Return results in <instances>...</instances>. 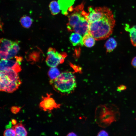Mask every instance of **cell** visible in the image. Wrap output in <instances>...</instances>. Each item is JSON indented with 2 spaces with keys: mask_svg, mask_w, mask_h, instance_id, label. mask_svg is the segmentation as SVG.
Wrapping results in <instances>:
<instances>
[{
  "mask_svg": "<svg viewBox=\"0 0 136 136\" xmlns=\"http://www.w3.org/2000/svg\"><path fill=\"white\" fill-rule=\"evenodd\" d=\"M115 22L113 12L109 8L101 18L89 23L88 32L96 40L106 39L112 33Z\"/></svg>",
  "mask_w": 136,
  "mask_h": 136,
  "instance_id": "obj_1",
  "label": "cell"
},
{
  "mask_svg": "<svg viewBox=\"0 0 136 136\" xmlns=\"http://www.w3.org/2000/svg\"><path fill=\"white\" fill-rule=\"evenodd\" d=\"M84 3L75 8L72 6L68 11L72 12L68 16V22L67 24L68 30L84 35L88 32L89 23L88 20V13L84 10Z\"/></svg>",
  "mask_w": 136,
  "mask_h": 136,
  "instance_id": "obj_2",
  "label": "cell"
},
{
  "mask_svg": "<svg viewBox=\"0 0 136 136\" xmlns=\"http://www.w3.org/2000/svg\"><path fill=\"white\" fill-rule=\"evenodd\" d=\"M49 82L55 90L62 94L70 93L76 87L75 76L71 72H62L55 79L50 80Z\"/></svg>",
  "mask_w": 136,
  "mask_h": 136,
  "instance_id": "obj_3",
  "label": "cell"
},
{
  "mask_svg": "<svg viewBox=\"0 0 136 136\" xmlns=\"http://www.w3.org/2000/svg\"><path fill=\"white\" fill-rule=\"evenodd\" d=\"M101 108L100 118L102 126L107 127L119 119L120 114L119 109L115 105L102 106Z\"/></svg>",
  "mask_w": 136,
  "mask_h": 136,
  "instance_id": "obj_4",
  "label": "cell"
},
{
  "mask_svg": "<svg viewBox=\"0 0 136 136\" xmlns=\"http://www.w3.org/2000/svg\"><path fill=\"white\" fill-rule=\"evenodd\" d=\"M47 54L46 62L47 65L51 67H56L59 64L63 63L67 56L66 53H59L52 47L49 48Z\"/></svg>",
  "mask_w": 136,
  "mask_h": 136,
  "instance_id": "obj_5",
  "label": "cell"
},
{
  "mask_svg": "<svg viewBox=\"0 0 136 136\" xmlns=\"http://www.w3.org/2000/svg\"><path fill=\"white\" fill-rule=\"evenodd\" d=\"M0 90L11 93L18 88L21 83V80L14 81L10 79L3 71H0Z\"/></svg>",
  "mask_w": 136,
  "mask_h": 136,
  "instance_id": "obj_6",
  "label": "cell"
},
{
  "mask_svg": "<svg viewBox=\"0 0 136 136\" xmlns=\"http://www.w3.org/2000/svg\"><path fill=\"white\" fill-rule=\"evenodd\" d=\"M52 94L47 93L46 96H42V100L39 104L40 108L44 111L51 112L54 109L60 107L61 104H58L55 100L51 97Z\"/></svg>",
  "mask_w": 136,
  "mask_h": 136,
  "instance_id": "obj_7",
  "label": "cell"
},
{
  "mask_svg": "<svg viewBox=\"0 0 136 136\" xmlns=\"http://www.w3.org/2000/svg\"><path fill=\"white\" fill-rule=\"evenodd\" d=\"M20 65L16 60L1 59L0 63V71L12 69L18 73L21 70Z\"/></svg>",
  "mask_w": 136,
  "mask_h": 136,
  "instance_id": "obj_8",
  "label": "cell"
},
{
  "mask_svg": "<svg viewBox=\"0 0 136 136\" xmlns=\"http://www.w3.org/2000/svg\"><path fill=\"white\" fill-rule=\"evenodd\" d=\"M75 0H58V2L63 14L65 15H68V10L72 7Z\"/></svg>",
  "mask_w": 136,
  "mask_h": 136,
  "instance_id": "obj_9",
  "label": "cell"
},
{
  "mask_svg": "<svg viewBox=\"0 0 136 136\" xmlns=\"http://www.w3.org/2000/svg\"><path fill=\"white\" fill-rule=\"evenodd\" d=\"M69 40L74 46L77 45L83 46L84 45L83 37L79 33L76 32L72 33L70 36Z\"/></svg>",
  "mask_w": 136,
  "mask_h": 136,
  "instance_id": "obj_10",
  "label": "cell"
},
{
  "mask_svg": "<svg viewBox=\"0 0 136 136\" xmlns=\"http://www.w3.org/2000/svg\"><path fill=\"white\" fill-rule=\"evenodd\" d=\"M14 42L5 38H2L0 39V52L8 53L12 46Z\"/></svg>",
  "mask_w": 136,
  "mask_h": 136,
  "instance_id": "obj_11",
  "label": "cell"
},
{
  "mask_svg": "<svg viewBox=\"0 0 136 136\" xmlns=\"http://www.w3.org/2000/svg\"><path fill=\"white\" fill-rule=\"evenodd\" d=\"M125 30L129 33L130 41L133 46L136 47V25L131 27L126 24L125 27Z\"/></svg>",
  "mask_w": 136,
  "mask_h": 136,
  "instance_id": "obj_12",
  "label": "cell"
},
{
  "mask_svg": "<svg viewBox=\"0 0 136 136\" xmlns=\"http://www.w3.org/2000/svg\"><path fill=\"white\" fill-rule=\"evenodd\" d=\"M19 44L18 41L14 42L12 46L8 53L7 59H12L17 54L20 49Z\"/></svg>",
  "mask_w": 136,
  "mask_h": 136,
  "instance_id": "obj_13",
  "label": "cell"
},
{
  "mask_svg": "<svg viewBox=\"0 0 136 136\" xmlns=\"http://www.w3.org/2000/svg\"><path fill=\"white\" fill-rule=\"evenodd\" d=\"M95 39L88 32L84 35L83 37L84 45L87 47H91L95 44Z\"/></svg>",
  "mask_w": 136,
  "mask_h": 136,
  "instance_id": "obj_14",
  "label": "cell"
},
{
  "mask_svg": "<svg viewBox=\"0 0 136 136\" xmlns=\"http://www.w3.org/2000/svg\"><path fill=\"white\" fill-rule=\"evenodd\" d=\"M15 130L16 135L18 136H26L28 134L24 126L21 123L16 124L12 127Z\"/></svg>",
  "mask_w": 136,
  "mask_h": 136,
  "instance_id": "obj_15",
  "label": "cell"
},
{
  "mask_svg": "<svg viewBox=\"0 0 136 136\" xmlns=\"http://www.w3.org/2000/svg\"><path fill=\"white\" fill-rule=\"evenodd\" d=\"M117 43L113 38H109L106 42L105 47L107 52L110 53L113 51L117 47Z\"/></svg>",
  "mask_w": 136,
  "mask_h": 136,
  "instance_id": "obj_16",
  "label": "cell"
},
{
  "mask_svg": "<svg viewBox=\"0 0 136 136\" xmlns=\"http://www.w3.org/2000/svg\"><path fill=\"white\" fill-rule=\"evenodd\" d=\"M49 7L51 13L53 15H57L60 10L58 2L55 1H52L50 3Z\"/></svg>",
  "mask_w": 136,
  "mask_h": 136,
  "instance_id": "obj_17",
  "label": "cell"
},
{
  "mask_svg": "<svg viewBox=\"0 0 136 136\" xmlns=\"http://www.w3.org/2000/svg\"><path fill=\"white\" fill-rule=\"evenodd\" d=\"M33 22V19L30 17L27 16L22 17L20 20V23L22 26L26 28L30 27Z\"/></svg>",
  "mask_w": 136,
  "mask_h": 136,
  "instance_id": "obj_18",
  "label": "cell"
},
{
  "mask_svg": "<svg viewBox=\"0 0 136 136\" xmlns=\"http://www.w3.org/2000/svg\"><path fill=\"white\" fill-rule=\"evenodd\" d=\"M58 69L55 67H51L50 69L48 74L50 80H54L57 78L60 75Z\"/></svg>",
  "mask_w": 136,
  "mask_h": 136,
  "instance_id": "obj_19",
  "label": "cell"
},
{
  "mask_svg": "<svg viewBox=\"0 0 136 136\" xmlns=\"http://www.w3.org/2000/svg\"><path fill=\"white\" fill-rule=\"evenodd\" d=\"M3 135L4 136H15L16 135V133L15 130L13 128H8L4 131Z\"/></svg>",
  "mask_w": 136,
  "mask_h": 136,
  "instance_id": "obj_20",
  "label": "cell"
},
{
  "mask_svg": "<svg viewBox=\"0 0 136 136\" xmlns=\"http://www.w3.org/2000/svg\"><path fill=\"white\" fill-rule=\"evenodd\" d=\"M20 107L17 106H13L11 108V111L13 114H15L19 112L21 109Z\"/></svg>",
  "mask_w": 136,
  "mask_h": 136,
  "instance_id": "obj_21",
  "label": "cell"
},
{
  "mask_svg": "<svg viewBox=\"0 0 136 136\" xmlns=\"http://www.w3.org/2000/svg\"><path fill=\"white\" fill-rule=\"evenodd\" d=\"M127 89V87L125 85H121L117 87V90L119 92L124 91Z\"/></svg>",
  "mask_w": 136,
  "mask_h": 136,
  "instance_id": "obj_22",
  "label": "cell"
},
{
  "mask_svg": "<svg viewBox=\"0 0 136 136\" xmlns=\"http://www.w3.org/2000/svg\"><path fill=\"white\" fill-rule=\"evenodd\" d=\"M97 136H108V133L106 131L102 130H100Z\"/></svg>",
  "mask_w": 136,
  "mask_h": 136,
  "instance_id": "obj_23",
  "label": "cell"
},
{
  "mask_svg": "<svg viewBox=\"0 0 136 136\" xmlns=\"http://www.w3.org/2000/svg\"><path fill=\"white\" fill-rule=\"evenodd\" d=\"M131 64L133 67L136 69V56L132 59L131 61Z\"/></svg>",
  "mask_w": 136,
  "mask_h": 136,
  "instance_id": "obj_24",
  "label": "cell"
},
{
  "mask_svg": "<svg viewBox=\"0 0 136 136\" xmlns=\"http://www.w3.org/2000/svg\"><path fill=\"white\" fill-rule=\"evenodd\" d=\"M67 136H76L77 135L73 132H71L69 133L67 135Z\"/></svg>",
  "mask_w": 136,
  "mask_h": 136,
  "instance_id": "obj_25",
  "label": "cell"
},
{
  "mask_svg": "<svg viewBox=\"0 0 136 136\" xmlns=\"http://www.w3.org/2000/svg\"><path fill=\"white\" fill-rule=\"evenodd\" d=\"M12 124L13 125H16L17 123L16 120L14 119H13L11 121Z\"/></svg>",
  "mask_w": 136,
  "mask_h": 136,
  "instance_id": "obj_26",
  "label": "cell"
}]
</instances>
